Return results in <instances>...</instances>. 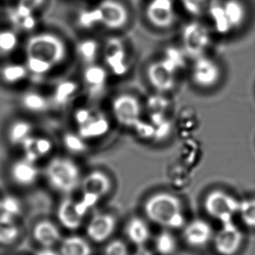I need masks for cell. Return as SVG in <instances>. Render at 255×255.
Masks as SVG:
<instances>
[{
	"mask_svg": "<svg viewBox=\"0 0 255 255\" xmlns=\"http://www.w3.org/2000/svg\"><path fill=\"white\" fill-rule=\"evenodd\" d=\"M177 126L181 128H195L198 124L199 117L197 116L195 110L191 108H185L181 110L180 113L177 117Z\"/></svg>",
	"mask_w": 255,
	"mask_h": 255,
	"instance_id": "obj_41",
	"label": "cell"
},
{
	"mask_svg": "<svg viewBox=\"0 0 255 255\" xmlns=\"http://www.w3.org/2000/svg\"><path fill=\"white\" fill-rule=\"evenodd\" d=\"M126 234L132 243L142 247L149 241L150 232L148 224L144 220L140 218H133L126 227Z\"/></svg>",
	"mask_w": 255,
	"mask_h": 255,
	"instance_id": "obj_25",
	"label": "cell"
},
{
	"mask_svg": "<svg viewBox=\"0 0 255 255\" xmlns=\"http://www.w3.org/2000/svg\"><path fill=\"white\" fill-rule=\"evenodd\" d=\"M22 106L31 113L39 114L46 112L50 106L48 100L42 94L36 91H28L21 97Z\"/></svg>",
	"mask_w": 255,
	"mask_h": 255,
	"instance_id": "obj_27",
	"label": "cell"
},
{
	"mask_svg": "<svg viewBox=\"0 0 255 255\" xmlns=\"http://www.w3.org/2000/svg\"><path fill=\"white\" fill-rule=\"evenodd\" d=\"M78 83L71 80L59 82L53 89V103L57 107L68 106L76 98L79 93Z\"/></svg>",
	"mask_w": 255,
	"mask_h": 255,
	"instance_id": "obj_22",
	"label": "cell"
},
{
	"mask_svg": "<svg viewBox=\"0 0 255 255\" xmlns=\"http://www.w3.org/2000/svg\"><path fill=\"white\" fill-rule=\"evenodd\" d=\"M221 224L220 230L213 236L214 248L220 255H235L242 245V233L234 220Z\"/></svg>",
	"mask_w": 255,
	"mask_h": 255,
	"instance_id": "obj_13",
	"label": "cell"
},
{
	"mask_svg": "<svg viewBox=\"0 0 255 255\" xmlns=\"http://www.w3.org/2000/svg\"><path fill=\"white\" fill-rule=\"evenodd\" d=\"M103 58L107 68L117 76H124L128 71L127 52L123 40L118 38H110L103 48Z\"/></svg>",
	"mask_w": 255,
	"mask_h": 255,
	"instance_id": "obj_12",
	"label": "cell"
},
{
	"mask_svg": "<svg viewBox=\"0 0 255 255\" xmlns=\"http://www.w3.org/2000/svg\"><path fill=\"white\" fill-rule=\"evenodd\" d=\"M77 21L81 27L85 29L93 28L100 25L99 16L96 7L82 10L78 15Z\"/></svg>",
	"mask_w": 255,
	"mask_h": 255,
	"instance_id": "obj_39",
	"label": "cell"
},
{
	"mask_svg": "<svg viewBox=\"0 0 255 255\" xmlns=\"http://www.w3.org/2000/svg\"><path fill=\"white\" fill-rule=\"evenodd\" d=\"M81 184L83 194L81 201L89 210L96 206L100 199L106 196L111 189L110 177L99 170L88 174Z\"/></svg>",
	"mask_w": 255,
	"mask_h": 255,
	"instance_id": "obj_8",
	"label": "cell"
},
{
	"mask_svg": "<svg viewBox=\"0 0 255 255\" xmlns=\"http://www.w3.org/2000/svg\"><path fill=\"white\" fill-rule=\"evenodd\" d=\"M238 215L245 226L255 229V198L240 201Z\"/></svg>",
	"mask_w": 255,
	"mask_h": 255,
	"instance_id": "obj_36",
	"label": "cell"
},
{
	"mask_svg": "<svg viewBox=\"0 0 255 255\" xmlns=\"http://www.w3.org/2000/svg\"><path fill=\"white\" fill-rule=\"evenodd\" d=\"M33 237L43 248H52L60 240V233L54 224L43 220L36 225Z\"/></svg>",
	"mask_w": 255,
	"mask_h": 255,
	"instance_id": "obj_23",
	"label": "cell"
},
{
	"mask_svg": "<svg viewBox=\"0 0 255 255\" xmlns=\"http://www.w3.org/2000/svg\"><path fill=\"white\" fill-rule=\"evenodd\" d=\"M177 74L162 59L149 64L146 71L149 84L156 91L162 94L174 89L177 82Z\"/></svg>",
	"mask_w": 255,
	"mask_h": 255,
	"instance_id": "obj_14",
	"label": "cell"
},
{
	"mask_svg": "<svg viewBox=\"0 0 255 255\" xmlns=\"http://www.w3.org/2000/svg\"><path fill=\"white\" fill-rule=\"evenodd\" d=\"M25 159L36 163L38 160L47 156L53 149V143L46 137L30 136L21 145Z\"/></svg>",
	"mask_w": 255,
	"mask_h": 255,
	"instance_id": "obj_20",
	"label": "cell"
},
{
	"mask_svg": "<svg viewBox=\"0 0 255 255\" xmlns=\"http://www.w3.org/2000/svg\"><path fill=\"white\" fill-rule=\"evenodd\" d=\"M18 34L11 29L0 30V57L8 56L17 49Z\"/></svg>",
	"mask_w": 255,
	"mask_h": 255,
	"instance_id": "obj_34",
	"label": "cell"
},
{
	"mask_svg": "<svg viewBox=\"0 0 255 255\" xmlns=\"http://www.w3.org/2000/svg\"><path fill=\"white\" fill-rule=\"evenodd\" d=\"M60 255H91V248L85 239L79 236H71L62 241Z\"/></svg>",
	"mask_w": 255,
	"mask_h": 255,
	"instance_id": "obj_26",
	"label": "cell"
},
{
	"mask_svg": "<svg viewBox=\"0 0 255 255\" xmlns=\"http://www.w3.org/2000/svg\"><path fill=\"white\" fill-rule=\"evenodd\" d=\"M187 54L185 53L184 49L178 48V47H168L165 52L163 53L162 60L165 63L173 69L176 73L181 71L184 69L186 66L187 62Z\"/></svg>",
	"mask_w": 255,
	"mask_h": 255,
	"instance_id": "obj_32",
	"label": "cell"
},
{
	"mask_svg": "<svg viewBox=\"0 0 255 255\" xmlns=\"http://www.w3.org/2000/svg\"><path fill=\"white\" fill-rule=\"evenodd\" d=\"M218 33L227 35L241 28L247 18V9L241 0H219L207 13Z\"/></svg>",
	"mask_w": 255,
	"mask_h": 255,
	"instance_id": "obj_3",
	"label": "cell"
},
{
	"mask_svg": "<svg viewBox=\"0 0 255 255\" xmlns=\"http://www.w3.org/2000/svg\"><path fill=\"white\" fill-rule=\"evenodd\" d=\"M170 101L163 96L162 93L150 96L147 101V109L149 115L151 114H163L167 115L170 109Z\"/></svg>",
	"mask_w": 255,
	"mask_h": 255,
	"instance_id": "obj_37",
	"label": "cell"
},
{
	"mask_svg": "<svg viewBox=\"0 0 255 255\" xmlns=\"http://www.w3.org/2000/svg\"><path fill=\"white\" fill-rule=\"evenodd\" d=\"M76 52L79 59L86 66L96 63L100 53L99 43L94 39H82L77 44Z\"/></svg>",
	"mask_w": 255,
	"mask_h": 255,
	"instance_id": "obj_28",
	"label": "cell"
},
{
	"mask_svg": "<svg viewBox=\"0 0 255 255\" xmlns=\"http://www.w3.org/2000/svg\"><path fill=\"white\" fill-rule=\"evenodd\" d=\"M133 255H152V254L147 250L145 248H142V246L139 248L138 250H136L135 254Z\"/></svg>",
	"mask_w": 255,
	"mask_h": 255,
	"instance_id": "obj_45",
	"label": "cell"
},
{
	"mask_svg": "<svg viewBox=\"0 0 255 255\" xmlns=\"http://www.w3.org/2000/svg\"><path fill=\"white\" fill-rule=\"evenodd\" d=\"M35 255H60L52 248H43L36 253Z\"/></svg>",
	"mask_w": 255,
	"mask_h": 255,
	"instance_id": "obj_44",
	"label": "cell"
},
{
	"mask_svg": "<svg viewBox=\"0 0 255 255\" xmlns=\"http://www.w3.org/2000/svg\"><path fill=\"white\" fill-rule=\"evenodd\" d=\"M28 70L24 65L18 63L7 64L1 68V78L8 84H16L25 80L28 75Z\"/></svg>",
	"mask_w": 255,
	"mask_h": 255,
	"instance_id": "obj_31",
	"label": "cell"
},
{
	"mask_svg": "<svg viewBox=\"0 0 255 255\" xmlns=\"http://www.w3.org/2000/svg\"><path fill=\"white\" fill-rule=\"evenodd\" d=\"M112 112L116 120L126 127H134L142 119V106L135 96L128 94L118 96L112 103Z\"/></svg>",
	"mask_w": 255,
	"mask_h": 255,
	"instance_id": "obj_9",
	"label": "cell"
},
{
	"mask_svg": "<svg viewBox=\"0 0 255 255\" xmlns=\"http://www.w3.org/2000/svg\"><path fill=\"white\" fill-rule=\"evenodd\" d=\"M177 241L169 232H162L155 239V248L162 255H170L177 249Z\"/></svg>",
	"mask_w": 255,
	"mask_h": 255,
	"instance_id": "obj_35",
	"label": "cell"
},
{
	"mask_svg": "<svg viewBox=\"0 0 255 255\" xmlns=\"http://www.w3.org/2000/svg\"><path fill=\"white\" fill-rule=\"evenodd\" d=\"M100 25L110 30H119L127 25L129 14L127 8L118 0H103L96 6Z\"/></svg>",
	"mask_w": 255,
	"mask_h": 255,
	"instance_id": "obj_11",
	"label": "cell"
},
{
	"mask_svg": "<svg viewBox=\"0 0 255 255\" xmlns=\"http://www.w3.org/2000/svg\"><path fill=\"white\" fill-rule=\"evenodd\" d=\"M181 39L184 52L193 59L206 55L212 43L209 30L199 22H190L184 25Z\"/></svg>",
	"mask_w": 255,
	"mask_h": 255,
	"instance_id": "obj_6",
	"label": "cell"
},
{
	"mask_svg": "<svg viewBox=\"0 0 255 255\" xmlns=\"http://www.w3.org/2000/svg\"><path fill=\"white\" fill-rule=\"evenodd\" d=\"M46 178L56 191L70 193L82 183L78 165L69 158L55 157L46 166Z\"/></svg>",
	"mask_w": 255,
	"mask_h": 255,
	"instance_id": "obj_4",
	"label": "cell"
},
{
	"mask_svg": "<svg viewBox=\"0 0 255 255\" xmlns=\"http://www.w3.org/2000/svg\"><path fill=\"white\" fill-rule=\"evenodd\" d=\"M33 127L27 121H16L11 124L8 131V138L13 145H20L32 136Z\"/></svg>",
	"mask_w": 255,
	"mask_h": 255,
	"instance_id": "obj_29",
	"label": "cell"
},
{
	"mask_svg": "<svg viewBox=\"0 0 255 255\" xmlns=\"http://www.w3.org/2000/svg\"><path fill=\"white\" fill-rule=\"evenodd\" d=\"M89 209L82 201H75L72 199H64L58 209V218L63 227L75 230L82 226V221Z\"/></svg>",
	"mask_w": 255,
	"mask_h": 255,
	"instance_id": "obj_16",
	"label": "cell"
},
{
	"mask_svg": "<svg viewBox=\"0 0 255 255\" xmlns=\"http://www.w3.org/2000/svg\"><path fill=\"white\" fill-rule=\"evenodd\" d=\"M191 76L195 85L202 89H210L220 82L221 70L215 60L203 55L194 59Z\"/></svg>",
	"mask_w": 255,
	"mask_h": 255,
	"instance_id": "obj_10",
	"label": "cell"
},
{
	"mask_svg": "<svg viewBox=\"0 0 255 255\" xmlns=\"http://www.w3.org/2000/svg\"><path fill=\"white\" fill-rule=\"evenodd\" d=\"M105 255H128V250L123 241H113L107 245Z\"/></svg>",
	"mask_w": 255,
	"mask_h": 255,
	"instance_id": "obj_42",
	"label": "cell"
},
{
	"mask_svg": "<svg viewBox=\"0 0 255 255\" xmlns=\"http://www.w3.org/2000/svg\"><path fill=\"white\" fill-rule=\"evenodd\" d=\"M18 235L19 229L14 218L0 213V244H12Z\"/></svg>",
	"mask_w": 255,
	"mask_h": 255,
	"instance_id": "obj_30",
	"label": "cell"
},
{
	"mask_svg": "<svg viewBox=\"0 0 255 255\" xmlns=\"http://www.w3.org/2000/svg\"><path fill=\"white\" fill-rule=\"evenodd\" d=\"M74 119L79 135L85 140L99 138L106 135L110 128V121L103 111L82 107L75 110Z\"/></svg>",
	"mask_w": 255,
	"mask_h": 255,
	"instance_id": "obj_5",
	"label": "cell"
},
{
	"mask_svg": "<svg viewBox=\"0 0 255 255\" xmlns=\"http://www.w3.org/2000/svg\"><path fill=\"white\" fill-rule=\"evenodd\" d=\"M64 145L73 153L81 154L87 150V143L85 139L75 133H67L63 137Z\"/></svg>",
	"mask_w": 255,
	"mask_h": 255,
	"instance_id": "obj_38",
	"label": "cell"
},
{
	"mask_svg": "<svg viewBox=\"0 0 255 255\" xmlns=\"http://www.w3.org/2000/svg\"><path fill=\"white\" fill-rule=\"evenodd\" d=\"M182 6L186 12L192 16L199 17L209 12L210 9L219 0H180Z\"/></svg>",
	"mask_w": 255,
	"mask_h": 255,
	"instance_id": "obj_33",
	"label": "cell"
},
{
	"mask_svg": "<svg viewBox=\"0 0 255 255\" xmlns=\"http://www.w3.org/2000/svg\"><path fill=\"white\" fill-rule=\"evenodd\" d=\"M144 211L153 223L168 228H179L184 224L180 200L168 192H158L146 200Z\"/></svg>",
	"mask_w": 255,
	"mask_h": 255,
	"instance_id": "obj_2",
	"label": "cell"
},
{
	"mask_svg": "<svg viewBox=\"0 0 255 255\" xmlns=\"http://www.w3.org/2000/svg\"><path fill=\"white\" fill-rule=\"evenodd\" d=\"M147 20L158 29H167L173 25L176 12L172 0H150L145 10Z\"/></svg>",
	"mask_w": 255,
	"mask_h": 255,
	"instance_id": "obj_15",
	"label": "cell"
},
{
	"mask_svg": "<svg viewBox=\"0 0 255 255\" xmlns=\"http://www.w3.org/2000/svg\"><path fill=\"white\" fill-rule=\"evenodd\" d=\"M11 175L15 183L27 186L35 183L39 177V170L35 163L25 159L15 162L11 169Z\"/></svg>",
	"mask_w": 255,
	"mask_h": 255,
	"instance_id": "obj_21",
	"label": "cell"
},
{
	"mask_svg": "<svg viewBox=\"0 0 255 255\" xmlns=\"http://www.w3.org/2000/svg\"><path fill=\"white\" fill-rule=\"evenodd\" d=\"M83 82L87 91L94 98L103 95L108 83L106 68L96 63L86 66L83 71Z\"/></svg>",
	"mask_w": 255,
	"mask_h": 255,
	"instance_id": "obj_17",
	"label": "cell"
},
{
	"mask_svg": "<svg viewBox=\"0 0 255 255\" xmlns=\"http://www.w3.org/2000/svg\"><path fill=\"white\" fill-rule=\"evenodd\" d=\"M204 206L210 216L225 223L237 215L240 201L225 191L215 190L206 196Z\"/></svg>",
	"mask_w": 255,
	"mask_h": 255,
	"instance_id": "obj_7",
	"label": "cell"
},
{
	"mask_svg": "<svg viewBox=\"0 0 255 255\" xmlns=\"http://www.w3.org/2000/svg\"><path fill=\"white\" fill-rule=\"evenodd\" d=\"M67 53V46L59 36L51 32L37 33L26 43L25 67L29 74L42 77L62 63Z\"/></svg>",
	"mask_w": 255,
	"mask_h": 255,
	"instance_id": "obj_1",
	"label": "cell"
},
{
	"mask_svg": "<svg viewBox=\"0 0 255 255\" xmlns=\"http://www.w3.org/2000/svg\"><path fill=\"white\" fill-rule=\"evenodd\" d=\"M213 228L205 220H193L184 227V240L192 247L199 248L206 246L213 240Z\"/></svg>",
	"mask_w": 255,
	"mask_h": 255,
	"instance_id": "obj_19",
	"label": "cell"
},
{
	"mask_svg": "<svg viewBox=\"0 0 255 255\" xmlns=\"http://www.w3.org/2000/svg\"><path fill=\"white\" fill-rule=\"evenodd\" d=\"M8 17L13 26L21 31H32L37 24L33 12L18 4L11 8L8 12Z\"/></svg>",
	"mask_w": 255,
	"mask_h": 255,
	"instance_id": "obj_24",
	"label": "cell"
},
{
	"mask_svg": "<svg viewBox=\"0 0 255 255\" xmlns=\"http://www.w3.org/2000/svg\"><path fill=\"white\" fill-rule=\"evenodd\" d=\"M21 211L20 204L17 199L11 196H7L0 200V213L6 216L16 218L19 215Z\"/></svg>",
	"mask_w": 255,
	"mask_h": 255,
	"instance_id": "obj_40",
	"label": "cell"
},
{
	"mask_svg": "<svg viewBox=\"0 0 255 255\" xmlns=\"http://www.w3.org/2000/svg\"><path fill=\"white\" fill-rule=\"evenodd\" d=\"M45 2L46 0H18V4L34 13V11L42 7Z\"/></svg>",
	"mask_w": 255,
	"mask_h": 255,
	"instance_id": "obj_43",
	"label": "cell"
},
{
	"mask_svg": "<svg viewBox=\"0 0 255 255\" xmlns=\"http://www.w3.org/2000/svg\"><path fill=\"white\" fill-rule=\"evenodd\" d=\"M117 227L116 219L110 214H96L89 221L87 234L92 241L103 242L114 234Z\"/></svg>",
	"mask_w": 255,
	"mask_h": 255,
	"instance_id": "obj_18",
	"label": "cell"
}]
</instances>
